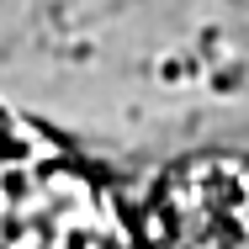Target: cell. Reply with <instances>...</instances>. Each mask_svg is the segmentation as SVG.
I'll return each mask as SVG.
<instances>
[{"instance_id": "6da1fadb", "label": "cell", "mask_w": 249, "mask_h": 249, "mask_svg": "<svg viewBox=\"0 0 249 249\" xmlns=\"http://www.w3.org/2000/svg\"><path fill=\"white\" fill-rule=\"evenodd\" d=\"M159 249H249V154H191L149 201Z\"/></svg>"}]
</instances>
